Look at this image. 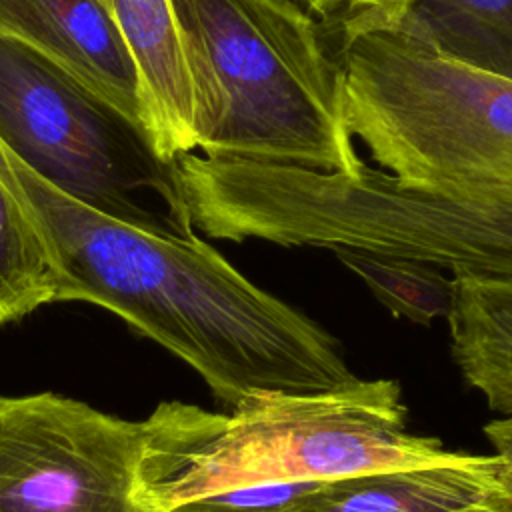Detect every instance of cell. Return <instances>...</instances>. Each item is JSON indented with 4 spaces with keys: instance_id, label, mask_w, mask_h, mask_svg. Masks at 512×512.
<instances>
[{
    "instance_id": "cell-15",
    "label": "cell",
    "mask_w": 512,
    "mask_h": 512,
    "mask_svg": "<svg viewBox=\"0 0 512 512\" xmlns=\"http://www.w3.org/2000/svg\"><path fill=\"white\" fill-rule=\"evenodd\" d=\"M320 482H286L236 488L186 502L172 512H290Z\"/></svg>"
},
{
    "instance_id": "cell-7",
    "label": "cell",
    "mask_w": 512,
    "mask_h": 512,
    "mask_svg": "<svg viewBox=\"0 0 512 512\" xmlns=\"http://www.w3.org/2000/svg\"><path fill=\"white\" fill-rule=\"evenodd\" d=\"M0 36L40 52L146 126L136 62L98 0H0Z\"/></svg>"
},
{
    "instance_id": "cell-10",
    "label": "cell",
    "mask_w": 512,
    "mask_h": 512,
    "mask_svg": "<svg viewBox=\"0 0 512 512\" xmlns=\"http://www.w3.org/2000/svg\"><path fill=\"white\" fill-rule=\"evenodd\" d=\"M452 358L498 416H512V280L454 274Z\"/></svg>"
},
{
    "instance_id": "cell-6",
    "label": "cell",
    "mask_w": 512,
    "mask_h": 512,
    "mask_svg": "<svg viewBox=\"0 0 512 512\" xmlns=\"http://www.w3.org/2000/svg\"><path fill=\"white\" fill-rule=\"evenodd\" d=\"M142 422L54 392L0 394V512H144Z\"/></svg>"
},
{
    "instance_id": "cell-2",
    "label": "cell",
    "mask_w": 512,
    "mask_h": 512,
    "mask_svg": "<svg viewBox=\"0 0 512 512\" xmlns=\"http://www.w3.org/2000/svg\"><path fill=\"white\" fill-rule=\"evenodd\" d=\"M450 454L442 440L410 432L402 390L388 378L256 392L228 412L166 400L142 420L134 496L144 512H172L236 488L328 482Z\"/></svg>"
},
{
    "instance_id": "cell-12",
    "label": "cell",
    "mask_w": 512,
    "mask_h": 512,
    "mask_svg": "<svg viewBox=\"0 0 512 512\" xmlns=\"http://www.w3.org/2000/svg\"><path fill=\"white\" fill-rule=\"evenodd\" d=\"M396 30L512 80V0H414Z\"/></svg>"
},
{
    "instance_id": "cell-5",
    "label": "cell",
    "mask_w": 512,
    "mask_h": 512,
    "mask_svg": "<svg viewBox=\"0 0 512 512\" xmlns=\"http://www.w3.org/2000/svg\"><path fill=\"white\" fill-rule=\"evenodd\" d=\"M0 142L40 180L122 224L194 230L148 128L40 52L0 36Z\"/></svg>"
},
{
    "instance_id": "cell-8",
    "label": "cell",
    "mask_w": 512,
    "mask_h": 512,
    "mask_svg": "<svg viewBox=\"0 0 512 512\" xmlns=\"http://www.w3.org/2000/svg\"><path fill=\"white\" fill-rule=\"evenodd\" d=\"M506 504L498 456L448 458L316 484L290 512H466Z\"/></svg>"
},
{
    "instance_id": "cell-14",
    "label": "cell",
    "mask_w": 512,
    "mask_h": 512,
    "mask_svg": "<svg viewBox=\"0 0 512 512\" xmlns=\"http://www.w3.org/2000/svg\"><path fill=\"white\" fill-rule=\"evenodd\" d=\"M322 28L342 40L374 30H396L414 0H298Z\"/></svg>"
},
{
    "instance_id": "cell-3",
    "label": "cell",
    "mask_w": 512,
    "mask_h": 512,
    "mask_svg": "<svg viewBox=\"0 0 512 512\" xmlns=\"http://www.w3.org/2000/svg\"><path fill=\"white\" fill-rule=\"evenodd\" d=\"M192 94L196 150L354 176L338 62L298 0H170Z\"/></svg>"
},
{
    "instance_id": "cell-17",
    "label": "cell",
    "mask_w": 512,
    "mask_h": 512,
    "mask_svg": "<svg viewBox=\"0 0 512 512\" xmlns=\"http://www.w3.org/2000/svg\"><path fill=\"white\" fill-rule=\"evenodd\" d=\"M466 512H512L510 504H494V506H480V508H472Z\"/></svg>"
},
{
    "instance_id": "cell-4",
    "label": "cell",
    "mask_w": 512,
    "mask_h": 512,
    "mask_svg": "<svg viewBox=\"0 0 512 512\" xmlns=\"http://www.w3.org/2000/svg\"><path fill=\"white\" fill-rule=\"evenodd\" d=\"M348 132L380 170L418 186L512 188V80L398 30L340 42Z\"/></svg>"
},
{
    "instance_id": "cell-9",
    "label": "cell",
    "mask_w": 512,
    "mask_h": 512,
    "mask_svg": "<svg viewBox=\"0 0 512 512\" xmlns=\"http://www.w3.org/2000/svg\"><path fill=\"white\" fill-rule=\"evenodd\" d=\"M138 68L146 126L164 160L196 150L194 94L170 0H98Z\"/></svg>"
},
{
    "instance_id": "cell-1",
    "label": "cell",
    "mask_w": 512,
    "mask_h": 512,
    "mask_svg": "<svg viewBox=\"0 0 512 512\" xmlns=\"http://www.w3.org/2000/svg\"><path fill=\"white\" fill-rule=\"evenodd\" d=\"M10 160L60 260L62 302L114 312L194 368L226 408L256 392H324L358 378L326 328L254 284L194 230L122 224Z\"/></svg>"
},
{
    "instance_id": "cell-11",
    "label": "cell",
    "mask_w": 512,
    "mask_h": 512,
    "mask_svg": "<svg viewBox=\"0 0 512 512\" xmlns=\"http://www.w3.org/2000/svg\"><path fill=\"white\" fill-rule=\"evenodd\" d=\"M62 292L60 260L24 200L18 178L10 184L0 176V324L62 302Z\"/></svg>"
},
{
    "instance_id": "cell-13",
    "label": "cell",
    "mask_w": 512,
    "mask_h": 512,
    "mask_svg": "<svg viewBox=\"0 0 512 512\" xmlns=\"http://www.w3.org/2000/svg\"><path fill=\"white\" fill-rule=\"evenodd\" d=\"M334 254L390 314L426 326L436 318H448L454 302V278L444 276L440 268L358 250Z\"/></svg>"
},
{
    "instance_id": "cell-16",
    "label": "cell",
    "mask_w": 512,
    "mask_h": 512,
    "mask_svg": "<svg viewBox=\"0 0 512 512\" xmlns=\"http://www.w3.org/2000/svg\"><path fill=\"white\" fill-rule=\"evenodd\" d=\"M484 434L500 460L506 504L512 506V416H498L484 426Z\"/></svg>"
}]
</instances>
